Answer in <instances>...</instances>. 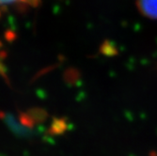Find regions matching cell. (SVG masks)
I'll list each match as a JSON object with an SVG mask.
<instances>
[{"instance_id": "obj_1", "label": "cell", "mask_w": 157, "mask_h": 156, "mask_svg": "<svg viewBox=\"0 0 157 156\" xmlns=\"http://www.w3.org/2000/svg\"><path fill=\"white\" fill-rule=\"evenodd\" d=\"M40 0H0V15L12 10H25L34 8Z\"/></svg>"}, {"instance_id": "obj_2", "label": "cell", "mask_w": 157, "mask_h": 156, "mask_svg": "<svg viewBox=\"0 0 157 156\" xmlns=\"http://www.w3.org/2000/svg\"><path fill=\"white\" fill-rule=\"evenodd\" d=\"M136 6L142 16L157 20V0H136Z\"/></svg>"}]
</instances>
